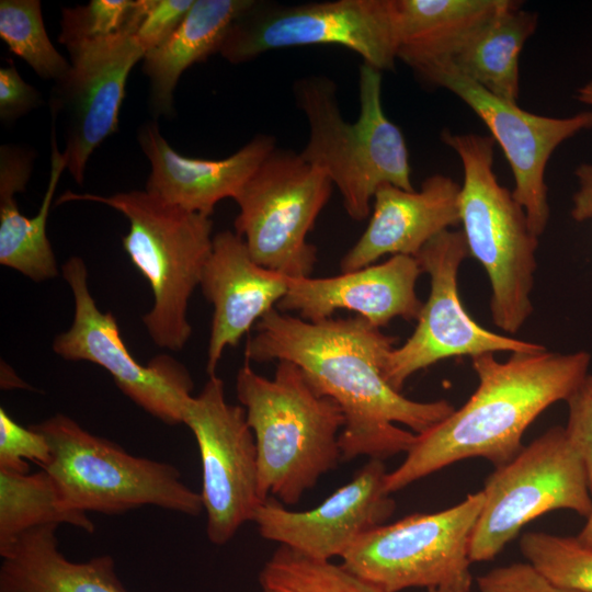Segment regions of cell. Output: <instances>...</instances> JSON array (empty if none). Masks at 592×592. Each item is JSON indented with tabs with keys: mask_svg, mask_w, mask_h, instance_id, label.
<instances>
[{
	"mask_svg": "<svg viewBox=\"0 0 592 592\" xmlns=\"http://www.w3.org/2000/svg\"><path fill=\"white\" fill-rule=\"evenodd\" d=\"M396 342L360 316L312 322L274 308L257 322L244 356L249 363L297 365L320 395L340 406L341 462L361 456L384 460L407 453L417 434L455 410L444 399H409L386 382L383 368Z\"/></svg>",
	"mask_w": 592,
	"mask_h": 592,
	"instance_id": "1",
	"label": "cell"
},
{
	"mask_svg": "<svg viewBox=\"0 0 592 592\" xmlns=\"http://www.w3.org/2000/svg\"><path fill=\"white\" fill-rule=\"evenodd\" d=\"M585 351L556 353L546 349L471 357L478 387L445 420L417 434L403 462L385 478L388 493L399 491L453 463L481 457L496 468L510 463L524 447L530 424L557 401L566 400L588 375Z\"/></svg>",
	"mask_w": 592,
	"mask_h": 592,
	"instance_id": "2",
	"label": "cell"
},
{
	"mask_svg": "<svg viewBox=\"0 0 592 592\" xmlns=\"http://www.w3.org/2000/svg\"><path fill=\"white\" fill-rule=\"evenodd\" d=\"M236 390L255 440L261 499L296 504L341 463L344 415L340 406L320 395L304 372L287 361L277 362L272 378L258 374L246 361Z\"/></svg>",
	"mask_w": 592,
	"mask_h": 592,
	"instance_id": "3",
	"label": "cell"
},
{
	"mask_svg": "<svg viewBox=\"0 0 592 592\" xmlns=\"http://www.w3.org/2000/svg\"><path fill=\"white\" fill-rule=\"evenodd\" d=\"M358 93L360 114L351 123L342 116L331 79L311 75L294 82L295 101L309 129L299 155L330 179L348 215L361 221L371 215L382 185L414 189L403 134L383 110L382 71L363 62Z\"/></svg>",
	"mask_w": 592,
	"mask_h": 592,
	"instance_id": "4",
	"label": "cell"
},
{
	"mask_svg": "<svg viewBox=\"0 0 592 592\" xmlns=\"http://www.w3.org/2000/svg\"><path fill=\"white\" fill-rule=\"evenodd\" d=\"M71 201L104 204L125 216L129 228L123 237L124 250L153 296L143 322L158 346L183 349L192 334L189 300L213 247L210 217L168 204L146 190L107 196L67 191L56 204Z\"/></svg>",
	"mask_w": 592,
	"mask_h": 592,
	"instance_id": "5",
	"label": "cell"
},
{
	"mask_svg": "<svg viewBox=\"0 0 592 592\" xmlns=\"http://www.w3.org/2000/svg\"><path fill=\"white\" fill-rule=\"evenodd\" d=\"M442 139L462 161V231L469 255L478 260L488 275L493 323L514 334L533 312L531 293L537 267L538 237L512 192L497 180L494 139L448 130H444Z\"/></svg>",
	"mask_w": 592,
	"mask_h": 592,
	"instance_id": "6",
	"label": "cell"
},
{
	"mask_svg": "<svg viewBox=\"0 0 592 592\" xmlns=\"http://www.w3.org/2000/svg\"><path fill=\"white\" fill-rule=\"evenodd\" d=\"M32 426L50 449L48 463L41 468L72 513L119 514L155 505L196 516L204 509L201 493L185 486L168 463L134 456L61 413Z\"/></svg>",
	"mask_w": 592,
	"mask_h": 592,
	"instance_id": "7",
	"label": "cell"
},
{
	"mask_svg": "<svg viewBox=\"0 0 592 592\" xmlns=\"http://www.w3.org/2000/svg\"><path fill=\"white\" fill-rule=\"evenodd\" d=\"M469 547L471 562L493 559L532 520L554 510L592 512V489L563 426H553L486 479Z\"/></svg>",
	"mask_w": 592,
	"mask_h": 592,
	"instance_id": "8",
	"label": "cell"
},
{
	"mask_svg": "<svg viewBox=\"0 0 592 592\" xmlns=\"http://www.w3.org/2000/svg\"><path fill=\"white\" fill-rule=\"evenodd\" d=\"M482 490L435 513H415L363 534L342 566L380 592L470 584V539Z\"/></svg>",
	"mask_w": 592,
	"mask_h": 592,
	"instance_id": "9",
	"label": "cell"
},
{
	"mask_svg": "<svg viewBox=\"0 0 592 592\" xmlns=\"http://www.w3.org/2000/svg\"><path fill=\"white\" fill-rule=\"evenodd\" d=\"M332 187L299 153L275 147L235 198V232L260 265L289 278L309 277L317 249L307 235Z\"/></svg>",
	"mask_w": 592,
	"mask_h": 592,
	"instance_id": "10",
	"label": "cell"
},
{
	"mask_svg": "<svg viewBox=\"0 0 592 592\" xmlns=\"http://www.w3.org/2000/svg\"><path fill=\"white\" fill-rule=\"evenodd\" d=\"M339 45L364 64L390 70L397 59L391 0H334L298 5L254 3L230 25L220 55L231 64L263 53L307 46Z\"/></svg>",
	"mask_w": 592,
	"mask_h": 592,
	"instance_id": "11",
	"label": "cell"
},
{
	"mask_svg": "<svg viewBox=\"0 0 592 592\" xmlns=\"http://www.w3.org/2000/svg\"><path fill=\"white\" fill-rule=\"evenodd\" d=\"M469 257L462 230H445L431 239L414 257L429 274L431 289L406 342L394 348L383 374L397 391L418 371L442 360L494 352H535L546 348L496 333L479 326L464 308L458 294V271Z\"/></svg>",
	"mask_w": 592,
	"mask_h": 592,
	"instance_id": "12",
	"label": "cell"
},
{
	"mask_svg": "<svg viewBox=\"0 0 592 592\" xmlns=\"http://www.w3.org/2000/svg\"><path fill=\"white\" fill-rule=\"evenodd\" d=\"M75 303L70 328L53 342L54 352L68 361H88L103 367L119 390L157 419L183 423V415L193 390L186 368L173 357L162 354L146 365L138 363L123 342L111 311L102 312L88 287V270L79 257L62 265Z\"/></svg>",
	"mask_w": 592,
	"mask_h": 592,
	"instance_id": "13",
	"label": "cell"
},
{
	"mask_svg": "<svg viewBox=\"0 0 592 592\" xmlns=\"http://www.w3.org/2000/svg\"><path fill=\"white\" fill-rule=\"evenodd\" d=\"M183 423L195 436L202 463V502L206 534L215 545L228 543L252 521L263 502L259 492L258 452L243 407L231 405L224 382L209 376L185 409Z\"/></svg>",
	"mask_w": 592,
	"mask_h": 592,
	"instance_id": "14",
	"label": "cell"
},
{
	"mask_svg": "<svg viewBox=\"0 0 592 592\" xmlns=\"http://www.w3.org/2000/svg\"><path fill=\"white\" fill-rule=\"evenodd\" d=\"M415 72L457 95L485 123L510 163L514 200L524 209L532 231L543 235L549 219L546 166L560 144L592 127V111L562 118L537 115L490 93L444 61Z\"/></svg>",
	"mask_w": 592,
	"mask_h": 592,
	"instance_id": "15",
	"label": "cell"
},
{
	"mask_svg": "<svg viewBox=\"0 0 592 592\" xmlns=\"http://www.w3.org/2000/svg\"><path fill=\"white\" fill-rule=\"evenodd\" d=\"M65 47L70 66L55 81L50 116L61 119L66 169L81 184L90 156L118 130L129 72L146 52L135 35L126 33Z\"/></svg>",
	"mask_w": 592,
	"mask_h": 592,
	"instance_id": "16",
	"label": "cell"
},
{
	"mask_svg": "<svg viewBox=\"0 0 592 592\" xmlns=\"http://www.w3.org/2000/svg\"><path fill=\"white\" fill-rule=\"evenodd\" d=\"M386 466L369 459L344 486L305 511L284 508L267 498L254 511L260 535L308 558L341 557L368 531L383 525L396 503L385 489Z\"/></svg>",
	"mask_w": 592,
	"mask_h": 592,
	"instance_id": "17",
	"label": "cell"
},
{
	"mask_svg": "<svg viewBox=\"0 0 592 592\" xmlns=\"http://www.w3.org/2000/svg\"><path fill=\"white\" fill-rule=\"evenodd\" d=\"M422 273L414 257L397 254L335 276L288 277L287 293L276 308L288 314L296 311L298 317L312 322L346 309L380 329L397 317L407 321L418 319L423 303L415 284Z\"/></svg>",
	"mask_w": 592,
	"mask_h": 592,
	"instance_id": "18",
	"label": "cell"
},
{
	"mask_svg": "<svg viewBox=\"0 0 592 592\" xmlns=\"http://www.w3.org/2000/svg\"><path fill=\"white\" fill-rule=\"evenodd\" d=\"M287 276L257 263L235 231H219L200 286L212 304L213 318L206 371L215 376L228 346H236L251 327L276 308L288 289Z\"/></svg>",
	"mask_w": 592,
	"mask_h": 592,
	"instance_id": "19",
	"label": "cell"
},
{
	"mask_svg": "<svg viewBox=\"0 0 592 592\" xmlns=\"http://www.w3.org/2000/svg\"><path fill=\"white\" fill-rule=\"evenodd\" d=\"M460 185L434 174L419 191L384 184L373 198V212L360 239L340 261L342 273L374 264L386 254L411 255L434 237L460 223Z\"/></svg>",
	"mask_w": 592,
	"mask_h": 592,
	"instance_id": "20",
	"label": "cell"
},
{
	"mask_svg": "<svg viewBox=\"0 0 592 592\" xmlns=\"http://www.w3.org/2000/svg\"><path fill=\"white\" fill-rule=\"evenodd\" d=\"M137 140L150 163L145 190L168 204L208 217L218 202L237 197L276 147L273 136L261 134L224 159L186 157L171 147L156 122L145 123Z\"/></svg>",
	"mask_w": 592,
	"mask_h": 592,
	"instance_id": "21",
	"label": "cell"
},
{
	"mask_svg": "<svg viewBox=\"0 0 592 592\" xmlns=\"http://www.w3.org/2000/svg\"><path fill=\"white\" fill-rule=\"evenodd\" d=\"M55 129L52 121L49 179L39 209L33 217L20 213L15 194L25 190L33 170L34 152L16 145L0 147V263L35 282L58 275L46 232L54 193L66 169Z\"/></svg>",
	"mask_w": 592,
	"mask_h": 592,
	"instance_id": "22",
	"label": "cell"
},
{
	"mask_svg": "<svg viewBox=\"0 0 592 592\" xmlns=\"http://www.w3.org/2000/svg\"><path fill=\"white\" fill-rule=\"evenodd\" d=\"M57 527L31 528L0 554V592H127L111 556L67 559L58 548Z\"/></svg>",
	"mask_w": 592,
	"mask_h": 592,
	"instance_id": "23",
	"label": "cell"
},
{
	"mask_svg": "<svg viewBox=\"0 0 592 592\" xmlns=\"http://www.w3.org/2000/svg\"><path fill=\"white\" fill-rule=\"evenodd\" d=\"M253 3L254 0H194L175 32L145 54L143 71L149 80V104L156 116L172 115L174 89L182 73L219 53L232 22Z\"/></svg>",
	"mask_w": 592,
	"mask_h": 592,
	"instance_id": "24",
	"label": "cell"
},
{
	"mask_svg": "<svg viewBox=\"0 0 592 592\" xmlns=\"http://www.w3.org/2000/svg\"><path fill=\"white\" fill-rule=\"evenodd\" d=\"M511 0H391L397 59L414 71L443 60Z\"/></svg>",
	"mask_w": 592,
	"mask_h": 592,
	"instance_id": "25",
	"label": "cell"
},
{
	"mask_svg": "<svg viewBox=\"0 0 592 592\" xmlns=\"http://www.w3.org/2000/svg\"><path fill=\"white\" fill-rule=\"evenodd\" d=\"M536 25L535 13L523 11L517 2L511 1L440 61L447 62L490 93L516 103L520 53Z\"/></svg>",
	"mask_w": 592,
	"mask_h": 592,
	"instance_id": "26",
	"label": "cell"
},
{
	"mask_svg": "<svg viewBox=\"0 0 592 592\" xmlns=\"http://www.w3.org/2000/svg\"><path fill=\"white\" fill-rule=\"evenodd\" d=\"M48 524H69L88 533L93 522L68 511L48 473H15L0 469V554L26 531Z\"/></svg>",
	"mask_w": 592,
	"mask_h": 592,
	"instance_id": "27",
	"label": "cell"
},
{
	"mask_svg": "<svg viewBox=\"0 0 592 592\" xmlns=\"http://www.w3.org/2000/svg\"><path fill=\"white\" fill-rule=\"evenodd\" d=\"M0 37L43 79H60L70 62L53 45L38 0H1Z\"/></svg>",
	"mask_w": 592,
	"mask_h": 592,
	"instance_id": "28",
	"label": "cell"
},
{
	"mask_svg": "<svg viewBox=\"0 0 592 592\" xmlns=\"http://www.w3.org/2000/svg\"><path fill=\"white\" fill-rule=\"evenodd\" d=\"M260 583L276 592H380L342 565L311 559L285 546L265 562Z\"/></svg>",
	"mask_w": 592,
	"mask_h": 592,
	"instance_id": "29",
	"label": "cell"
},
{
	"mask_svg": "<svg viewBox=\"0 0 592 592\" xmlns=\"http://www.w3.org/2000/svg\"><path fill=\"white\" fill-rule=\"evenodd\" d=\"M520 549L527 562L549 581L592 592V548L582 546L576 537L526 532Z\"/></svg>",
	"mask_w": 592,
	"mask_h": 592,
	"instance_id": "30",
	"label": "cell"
},
{
	"mask_svg": "<svg viewBox=\"0 0 592 592\" xmlns=\"http://www.w3.org/2000/svg\"><path fill=\"white\" fill-rule=\"evenodd\" d=\"M148 5L149 0H91L64 8L58 41L67 46L121 33L135 35Z\"/></svg>",
	"mask_w": 592,
	"mask_h": 592,
	"instance_id": "31",
	"label": "cell"
},
{
	"mask_svg": "<svg viewBox=\"0 0 592 592\" xmlns=\"http://www.w3.org/2000/svg\"><path fill=\"white\" fill-rule=\"evenodd\" d=\"M49 458L45 436L33 426L20 425L0 408V469L30 473L29 460L43 467Z\"/></svg>",
	"mask_w": 592,
	"mask_h": 592,
	"instance_id": "32",
	"label": "cell"
},
{
	"mask_svg": "<svg viewBox=\"0 0 592 592\" xmlns=\"http://www.w3.org/2000/svg\"><path fill=\"white\" fill-rule=\"evenodd\" d=\"M478 592H585L549 581L532 565L514 562L477 578Z\"/></svg>",
	"mask_w": 592,
	"mask_h": 592,
	"instance_id": "33",
	"label": "cell"
},
{
	"mask_svg": "<svg viewBox=\"0 0 592 592\" xmlns=\"http://www.w3.org/2000/svg\"><path fill=\"white\" fill-rule=\"evenodd\" d=\"M568 406L566 435L582 457L592 489V375H587L565 400Z\"/></svg>",
	"mask_w": 592,
	"mask_h": 592,
	"instance_id": "34",
	"label": "cell"
},
{
	"mask_svg": "<svg viewBox=\"0 0 592 592\" xmlns=\"http://www.w3.org/2000/svg\"><path fill=\"white\" fill-rule=\"evenodd\" d=\"M194 0H149L147 12L135 33L145 52L163 44L180 26Z\"/></svg>",
	"mask_w": 592,
	"mask_h": 592,
	"instance_id": "35",
	"label": "cell"
},
{
	"mask_svg": "<svg viewBox=\"0 0 592 592\" xmlns=\"http://www.w3.org/2000/svg\"><path fill=\"white\" fill-rule=\"evenodd\" d=\"M41 93L27 83L13 62L0 67V119L10 124L42 104Z\"/></svg>",
	"mask_w": 592,
	"mask_h": 592,
	"instance_id": "36",
	"label": "cell"
},
{
	"mask_svg": "<svg viewBox=\"0 0 592 592\" xmlns=\"http://www.w3.org/2000/svg\"><path fill=\"white\" fill-rule=\"evenodd\" d=\"M574 173L579 189L572 197L571 217L584 221L592 218V164H580Z\"/></svg>",
	"mask_w": 592,
	"mask_h": 592,
	"instance_id": "37",
	"label": "cell"
},
{
	"mask_svg": "<svg viewBox=\"0 0 592 592\" xmlns=\"http://www.w3.org/2000/svg\"><path fill=\"white\" fill-rule=\"evenodd\" d=\"M576 539L582 546L587 548H592V512L587 517V522L580 533L576 536Z\"/></svg>",
	"mask_w": 592,
	"mask_h": 592,
	"instance_id": "38",
	"label": "cell"
},
{
	"mask_svg": "<svg viewBox=\"0 0 592 592\" xmlns=\"http://www.w3.org/2000/svg\"><path fill=\"white\" fill-rule=\"evenodd\" d=\"M577 98L580 102L592 106V79L578 90Z\"/></svg>",
	"mask_w": 592,
	"mask_h": 592,
	"instance_id": "39",
	"label": "cell"
},
{
	"mask_svg": "<svg viewBox=\"0 0 592 592\" xmlns=\"http://www.w3.org/2000/svg\"><path fill=\"white\" fill-rule=\"evenodd\" d=\"M470 584L444 585L428 589V592H469Z\"/></svg>",
	"mask_w": 592,
	"mask_h": 592,
	"instance_id": "40",
	"label": "cell"
},
{
	"mask_svg": "<svg viewBox=\"0 0 592 592\" xmlns=\"http://www.w3.org/2000/svg\"><path fill=\"white\" fill-rule=\"evenodd\" d=\"M263 592H276V591L270 590V589H263Z\"/></svg>",
	"mask_w": 592,
	"mask_h": 592,
	"instance_id": "41",
	"label": "cell"
}]
</instances>
